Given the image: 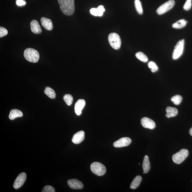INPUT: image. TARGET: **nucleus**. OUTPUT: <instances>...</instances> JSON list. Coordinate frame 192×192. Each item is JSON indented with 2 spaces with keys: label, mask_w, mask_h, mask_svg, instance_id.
Here are the masks:
<instances>
[{
  "label": "nucleus",
  "mask_w": 192,
  "mask_h": 192,
  "mask_svg": "<svg viewBox=\"0 0 192 192\" xmlns=\"http://www.w3.org/2000/svg\"><path fill=\"white\" fill-rule=\"evenodd\" d=\"M59 7L65 15L71 16L75 12V0H58Z\"/></svg>",
  "instance_id": "nucleus-1"
},
{
  "label": "nucleus",
  "mask_w": 192,
  "mask_h": 192,
  "mask_svg": "<svg viewBox=\"0 0 192 192\" xmlns=\"http://www.w3.org/2000/svg\"><path fill=\"white\" fill-rule=\"evenodd\" d=\"M24 56L27 61L36 63L39 61L40 55L37 50L32 48H27L24 51Z\"/></svg>",
  "instance_id": "nucleus-2"
},
{
  "label": "nucleus",
  "mask_w": 192,
  "mask_h": 192,
  "mask_svg": "<svg viewBox=\"0 0 192 192\" xmlns=\"http://www.w3.org/2000/svg\"><path fill=\"white\" fill-rule=\"evenodd\" d=\"M91 169L94 174L99 176L104 175L106 172V168L104 165L98 162L92 163L91 165Z\"/></svg>",
  "instance_id": "nucleus-3"
},
{
  "label": "nucleus",
  "mask_w": 192,
  "mask_h": 192,
  "mask_svg": "<svg viewBox=\"0 0 192 192\" xmlns=\"http://www.w3.org/2000/svg\"><path fill=\"white\" fill-rule=\"evenodd\" d=\"M108 41L112 47L115 50L119 49L121 46V40L120 36L116 33L110 34Z\"/></svg>",
  "instance_id": "nucleus-4"
},
{
  "label": "nucleus",
  "mask_w": 192,
  "mask_h": 192,
  "mask_svg": "<svg viewBox=\"0 0 192 192\" xmlns=\"http://www.w3.org/2000/svg\"><path fill=\"white\" fill-rule=\"evenodd\" d=\"M189 152L188 150L182 149L173 155L172 159L173 161L177 164H181L188 157Z\"/></svg>",
  "instance_id": "nucleus-5"
},
{
  "label": "nucleus",
  "mask_w": 192,
  "mask_h": 192,
  "mask_svg": "<svg viewBox=\"0 0 192 192\" xmlns=\"http://www.w3.org/2000/svg\"><path fill=\"white\" fill-rule=\"evenodd\" d=\"M184 39L178 42L173 52L172 57L173 59H177L181 56L184 51Z\"/></svg>",
  "instance_id": "nucleus-6"
},
{
  "label": "nucleus",
  "mask_w": 192,
  "mask_h": 192,
  "mask_svg": "<svg viewBox=\"0 0 192 192\" xmlns=\"http://www.w3.org/2000/svg\"><path fill=\"white\" fill-rule=\"evenodd\" d=\"M175 4L174 0H170L166 2L157 9L156 11L157 13L160 15L167 12L173 7Z\"/></svg>",
  "instance_id": "nucleus-7"
},
{
  "label": "nucleus",
  "mask_w": 192,
  "mask_h": 192,
  "mask_svg": "<svg viewBox=\"0 0 192 192\" xmlns=\"http://www.w3.org/2000/svg\"><path fill=\"white\" fill-rule=\"evenodd\" d=\"M27 178V175L25 173H22L18 175L15 180L13 184L14 188L17 189L21 187L24 184Z\"/></svg>",
  "instance_id": "nucleus-8"
},
{
  "label": "nucleus",
  "mask_w": 192,
  "mask_h": 192,
  "mask_svg": "<svg viewBox=\"0 0 192 192\" xmlns=\"http://www.w3.org/2000/svg\"><path fill=\"white\" fill-rule=\"evenodd\" d=\"M131 140L129 137H125L120 139L114 142L113 145L116 148H120L128 146L131 144Z\"/></svg>",
  "instance_id": "nucleus-9"
},
{
  "label": "nucleus",
  "mask_w": 192,
  "mask_h": 192,
  "mask_svg": "<svg viewBox=\"0 0 192 192\" xmlns=\"http://www.w3.org/2000/svg\"><path fill=\"white\" fill-rule=\"evenodd\" d=\"M141 124L145 128L153 129L156 127V124L153 120L147 117L142 118L141 120Z\"/></svg>",
  "instance_id": "nucleus-10"
},
{
  "label": "nucleus",
  "mask_w": 192,
  "mask_h": 192,
  "mask_svg": "<svg viewBox=\"0 0 192 192\" xmlns=\"http://www.w3.org/2000/svg\"><path fill=\"white\" fill-rule=\"evenodd\" d=\"M68 186L73 189H81L83 188V184L81 182L77 179H72L68 180Z\"/></svg>",
  "instance_id": "nucleus-11"
},
{
  "label": "nucleus",
  "mask_w": 192,
  "mask_h": 192,
  "mask_svg": "<svg viewBox=\"0 0 192 192\" xmlns=\"http://www.w3.org/2000/svg\"><path fill=\"white\" fill-rule=\"evenodd\" d=\"M85 138V133L83 131H80L76 133L73 136L72 141L75 144H80L84 140Z\"/></svg>",
  "instance_id": "nucleus-12"
},
{
  "label": "nucleus",
  "mask_w": 192,
  "mask_h": 192,
  "mask_svg": "<svg viewBox=\"0 0 192 192\" xmlns=\"http://www.w3.org/2000/svg\"><path fill=\"white\" fill-rule=\"evenodd\" d=\"M85 105V101L84 99H79L75 104V110L76 114L77 115L81 114L82 110Z\"/></svg>",
  "instance_id": "nucleus-13"
},
{
  "label": "nucleus",
  "mask_w": 192,
  "mask_h": 192,
  "mask_svg": "<svg viewBox=\"0 0 192 192\" xmlns=\"http://www.w3.org/2000/svg\"><path fill=\"white\" fill-rule=\"evenodd\" d=\"M41 22L42 25L48 31H51L53 29V25L51 20L45 17L41 18Z\"/></svg>",
  "instance_id": "nucleus-14"
},
{
  "label": "nucleus",
  "mask_w": 192,
  "mask_h": 192,
  "mask_svg": "<svg viewBox=\"0 0 192 192\" xmlns=\"http://www.w3.org/2000/svg\"><path fill=\"white\" fill-rule=\"evenodd\" d=\"M31 31L33 33L40 34L42 32L41 27L39 22L36 20H32L31 23Z\"/></svg>",
  "instance_id": "nucleus-15"
},
{
  "label": "nucleus",
  "mask_w": 192,
  "mask_h": 192,
  "mask_svg": "<svg viewBox=\"0 0 192 192\" xmlns=\"http://www.w3.org/2000/svg\"><path fill=\"white\" fill-rule=\"evenodd\" d=\"M142 168L143 170V173L144 174L149 172L150 168H151L149 157L147 155L145 156L144 159H143Z\"/></svg>",
  "instance_id": "nucleus-16"
},
{
  "label": "nucleus",
  "mask_w": 192,
  "mask_h": 192,
  "mask_svg": "<svg viewBox=\"0 0 192 192\" xmlns=\"http://www.w3.org/2000/svg\"><path fill=\"white\" fill-rule=\"evenodd\" d=\"M166 116L168 118L176 116L178 114V110L173 107H168L166 108Z\"/></svg>",
  "instance_id": "nucleus-17"
},
{
  "label": "nucleus",
  "mask_w": 192,
  "mask_h": 192,
  "mask_svg": "<svg viewBox=\"0 0 192 192\" xmlns=\"http://www.w3.org/2000/svg\"><path fill=\"white\" fill-rule=\"evenodd\" d=\"M23 114L21 111L18 109L11 110L9 115V118L11 120L14 119L16 118L22 116Z\"/></svg>",
  "instance_id": "nucleus-18"
},
{
  "label": "nucleus",
  "mask_w": 192,
  "mask_h": 192,
  "mask_svg": "<svg viewBox=\"0 0 192 192\" xmlns=\"http://www.w3.org/2000/svg\"><path fill=\"white\" fill-rule=\"evenodd\" d=\"M142 180V178L141 176L138 175L136 176L130 185V188L133 189L137 188L141 182Z\"/></svg>",
  "instance_id": "nucleus-19"
},
{
  "label": "nucleus",
  "mask_w": 192,
  "mask_h": 192,
  "mask_svg": "<svg viewBox=\"0 0 192 192\" xmlns=\"http://www.w3.org/2000/svg\"><path fill=\"white\" fill-rule=\"evenodd\" d=\"M187 21L185 19H181L172 25V27L175 29H182L186 26Z\"/></svg>",
  "instance_id": "nucleus-20"
},
{
  "label": "nucleus",
  "mask_w": 192,
  "mask_h": 192,
  "mask_svg": "<svg viewBox=\"0 0 192 192\" xmlns=\"http://www.w3.org/2000/svg\"><path fill=\"white\" fill-rule=\"evenodd\" d=\"M44 92L46 95L51 99H54L56 96V94L54 90L50 87L46 88Z\"/></svg>",
  "instance_id": "nucleus-21"
},
{
  "label": "nucleus",
  "mask_w": 192,
  "mask_h": 192,
  "mask_svg": "<svg viewBox=\"0 0 192 192\" xmlns=\"http://www.w3.org/2000/svg\"><path fill=\"white\" fill-rule=\"evenodd\" d=\"M135 6L136 11L140 15L142 14L143 9L140 0H135Z\"/></svg>",
  "instance_id": "nucleus-22"
},
{
  "label": "nucleus",
  "mask_w": 192,
  "mask_h": 192,
  "mask_svg": "<svg viewBox=\"0 0 192 192\" xmlns=\"http://www.w3.org/2000/svg\"><path fill=\"white\" fill-rule=\"evenodd\" d=\"M136 56L141 61L146 62L148 61V57L143 53L141 52H138L136 54Z\"/></svg>",
  "instance_id": "nucleus-23"
},
{
  "label": "nucleus",
  "mask_w": 192,
  "mask_h": 192,
  "mask_svg": "<svg viewBox=\"0 0 192 192\" xmlns=\"http://www.w3.org/2000/svg\"><path fill=\"white\" fill-rule=\"evenodd\" d=\"M63 100L67 105L68 106L71 105L73 103V98L72 96L70 94H65L63 96Z\"/></svg>",
  "instance_id": "nucleus-24"
},
{
  "label": "nucleus",
  "mask_w": 192,
  "mask_h": 192,
  "mask_svg": "<svg viewBox=\"0 0 192 192\" xmlns=\"http://www.w3.org/2000/svg\"><path fill=\"white\" fill-rule=\"evenodd\" d=\"M171 101L176 105H179L182 102V98L181 96L180 95H176L173 96L171 98Z\"/></svg>",
  "instance_id": "nucleus-25"
},
{
  "label": "nucleus",
  "mask_w": 192,
  "mask_h": 192,
  "mask_svg": "<svg viewBox=\"0 0 192 192\" xmlns=\"http://www.w3.org/2000/svg\"><path fill=\"white\" fill-rule=\"evenodd\" d=\"M90 13L91 14L94 16H99L101 17L103 14V13L99 11L98 8H92L90 10Z\"/></svg>",
  "instance_id": "nucleus-26"
},
{
  "label": "nucleus",
  "mask_w": 192,
  "mask_h": 192,
  "mask_svg": "<svg viewBox=\"0 0 192 192\" xmlns=\"http://www.w3.org/2000/svg\"><path fill=\"white\" fill-rule=\"evenodd\" d=\"M148 66L149 68L151 69V71L152 72H156L158 69L157 64L153 61L149 62L148 63Z\"/></svg>",
  "instance_id": "nucleus-27"
},
{
  "label": "nucleus",
  "mask_w": 192,
  "mask_h": 192,
  "mask_svg": "<svg viewBox=\"0 0 192 192\" xmlns=\"http://www.w3.org/2000/svg\"><path fill=\"white\" fill-rule=\"evenodd\" d=\"M191 1L192 0H186L183 6L184 10L188 11L190 9L192 6Z\"/></svg>",
  "instance_id": "nucleus-28"
},
{
  "label": "nucleus",
  "mask_w": 192,
  "mask_h": 192,
  "mask_svg": "<svg viewBox=\"0 0 192 192\" xmlns=\"http://www.w3.org/2000/svg\"><path fill=\"white\" fill-rule=\"evenodd\" d=\"M42 192H55V189L52 186H46L44 187Z\"/></svg>",
  "instance_id": "nucleus-29"
},
{
  "label": "nucleus",
  "mask_w": 192,
  "mask_h": 192,
  "mask_svg": "<svg viewBox=\"0 0 192 192\" xmlns=\"http://www.w3.org/2000/svg\"><path fill=\"white\" fill-rule=\"evenodd\" d=\"M8 34V31L5 28L3 27H0V38L6 36Z\"/></svg>",
  "instance_id": "nucleus-30"
},
{
  "label": "nucleus",
  "mask_w": 192,
  "mask_h": 192,
  "mask_svg": "<svg viewBox=\"0 0 192 192\" xmlns=\"http://www.w3.org/2000/svg\"><path fill=\"white\" fill-rule=\"evenodd\" d=\"M16 4L18 6H25L27 2L24 0H16Z\"/></svg>",
  "instance_id": "nucleus-31"
},
{
  "label": "nucleus",
  "mask_w": 192,
  "mask_h": 192,
  "mask_svg": "<svg viewBox=\"0 0 192 192\" xmlns=\"http://www.w3.org/2000/svg\"><path fill=\"white\" fill-rule=\"evenodd\" d=\"M97 8H98L99 11H100L101 12L103 13L105 11V9L104 8V6L102 5L99 6Z\"/></svg>",
  "instance_id": "nucleus-32"
},
{
  "label": "nucleus",
  "mask_w": 192,
  "mask_h": 192,
  "mask_svg": "<svg viewBox=\"0 0 192 192\" xmlns=\"http://www.w3.org/2000/svg\"><path fill=\"white\" fill-rule=\"evenodd\" d=\"M189 133L190 134V135L191 136H192V128H191L190 129Z\"/></svg>",
  "instance_id": "nucleus-33"
}]
</instances>
